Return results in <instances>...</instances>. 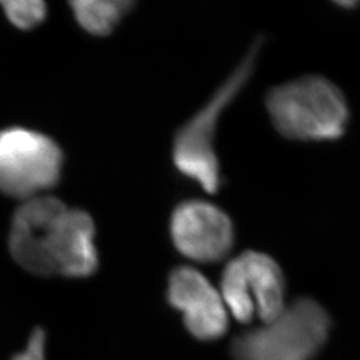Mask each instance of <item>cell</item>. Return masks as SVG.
<instances>
[{"label":"cell","instance_id":"cell-5","mask_svg":"<svg viewBox=\"0 0 360 360\" xmlns=\"http://www.w3.org/2000/svg\"><path fill=\"white\" fill-rule=\"evenodd\" d=\"M63 153L44 134L31 129L0 131V193L28 200L60 179Z\"/></svg>","mask_w":360,"mask_h":360},{"label":"cell","instance_id":"cell-1","mask_svg":"<svg viewBox=\"0 0 360 360\" xmlns=\"http://www.w3.org/2000/svg\"><path fill=\"white\" fill-rule=\"evenodd\" d=\"M266 108L275 129L290 141H338L349 123L345 94L322 75L296 77L271 89Z\"/></svg>","mask_w":360,"mask_h":360},{"label":"cell","instance_id":"cell-12","mask_svg":"<svg viewBox=\"0 0 360 360\" xmlns=\"http://www.w3.org/2000/svg\"><path fill=\"white\" fill-rule=\"evenodd\" d=\"M46 331L43 328H35L28 338L26 348L13 355L11 360H46Z\"/></svg>","mask_w":360,"mask_h":360},{"label":"cell","instance_id":"cell-4","mask_svg":"<svg viewBox=\"0 0 360 360\" xmlns=\"http://www.w3.org/2000/svg\"><path fill=\"white\" fill-rule=\"evenodd\" d=\"M220 296L236 321L251 322L257 315L267 324L285 309L283 271L270 255L245 251L223 271Z\"/></svg>","mask_w":360,"mask_h":360},{"label":"cell","instance_id":"cell-6","mask_svg":"<svg viewBox=\"0 0 360 360\" xmlns=\"http://www.w3.org/2000/svg\"><path fill=\"white\" fill-rule=\"evenodd\" d=\"M70 207L40 195L25 200L15 212L8 238L13 260L38 276L58 275V250Z\"/></svg>","mask_w":360,"mask_h":360},{"label":"cell","instance_id":"cell-7","mask_svg":"<svg viewBox=\"0 0 360 360\" xmlns=\"http://www.w3.org/2000/svg\"><path fill=\"white\" fill-rule=\"evenodd\" d=\"M169 235L181 255L199 263L224 259L235 242L231 218L215 205L198 199L175 207Z\"/></svg>","mask_w":360,"mask_h":360},{"label":"cell","instance_id":"cell-11","mask_svg":"<svg viewBox=\"0 0 360 360\" xmlns=\"http://www.w3.org/2000/svg\"><path fill=\"white\" fill-rule=\"evenodd\" d=\"M0 4L7 19L20 30L38 26L47 15V6L41 0H6Z\"/></svg>","mask_w":360,"mask_h":360},{"label":"cell","instance_id":"cell-9","mask_svg":"<svg viewBox=\"0 0 360 360\" xmlns=\"http://www.w3.org/2000/svg\"><path fill=\"white\" fill-rule=\"evenodd\" d=\"M99 267L95 247V223L90 214L70 208L58 250V275L65 278H89Z\"/></svg>","mask_w":360,"mask_h":360},{"label":"cell","instance_id":"cell-8","mask_svg":"<svg viewBox=\"0 0 360 360\" xmlns=\"http://www.w3.org/2000/svg\"><path fill=\"white\" fill-rule=\"evenodd\" d=\"M167 302L181 312L187 331L202 342L217 340L227 331L229 316L223 299L200 271L187 266L171 271Z\"/></svg>","mask_w":360,"mask_h":360},{"label":"cell","instance_id":"cell-10","mask_svg":"<svg viewBox=\"0 0 360 360\" xmlns=\"http://www.w3.org/2000/svg\"><path fill=\"white\" fill-rule=\"evenodd\" d=\"M71 11L86 32L95 37L110 35L123 18L132 10L134 1L129 0H74Z\"/></svg>","mask_w":360,"mask_h":360},{"label":"cell","instance_id":"cell-2","mask_svg":"<svg viewBox=\"0 0 360 360\" xmlns=\"http://www.w3.org/2000/svg\"><path fill=\"white\" fill-rule=\"evenodd\" d=\"M262 43V38L254 41L242 62L219 86L211 99L175 134L172 146L175 167L208 193H218L221 184L215 151V135L220 116L245 89L252 75Z\"/></svg>","mask_w":360,"mask_h":360},{"label":"cell","instance_id":"cell-3","mask_svg":"<svg viewBox=\"0 0 360 360\" xmlns=\"http://www.w3.org/2000/svg\"><path fill=\"white\" fill-rule=\"evenodd\" d=\"M331 330V318L322 304L299 297L272 322L236 336L231 343L235 360H312Z\"/></svg>","mask_w":360,"mask_h":360}]
</instances>
